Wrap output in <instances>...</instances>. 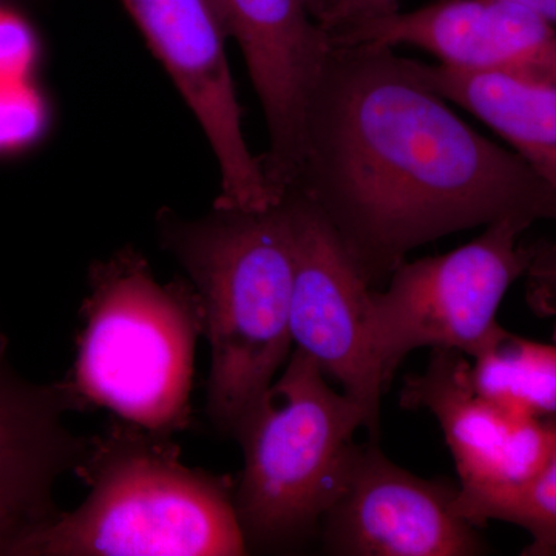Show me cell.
Wrapping results in <instances>:
<instances>
[{"mask_svg":"<svg viewBox=\"0 0 556 556\" xmlns=\"http://www.w3.org/2000/svg\"><path fill=\"white\" fill-rule=\"evenodd\" d=\"M291 189L327 218L371 288L450 233L556 223V190L468 126L393 49L332 43Z\"/></svg>","mask_w":556,"mask_h":556,"instance_id":"obj_1","label":"cell"},{"mask_svg":"<svg viewBox=\"0 0 556 556\" xmlns=\"http://www.w3.org/2000/svg\"><path fill=\"white\" fill-rule=\"evenodd\" d=\"M76 477L89 495L31 527L13 556H240L236 479L186 466L170 434L113 417Z\"/></svg>","mask_w":556,"mask_h":556,"instance_id":"obj_2","label":"cell"},{"mask_svg":"<svg viewBox=\"0 0 556 556\" xmlns=\"http://www.w3.org/2000/svg\"><path fill=\"white\" fill-rule=\"evenodd\" d=\"M159 233L199 292L211 346L206 413L217 430L232 434L291 356L294 247L287 204L212 206L197 219L166 208Z\"/></svg>","mask_w":556,"mask_h":556,"instance_id":"obj_3","label":"cell"},{"mask_svg":"<svg viewBox=\"0 0 556 556\" xmlns=\"http://www.w3.org/2000/svg\"><path fill=\"white\" fill-rule=\"evenodd\" d=\"M89 287L64 382L87 412L105 408L170 437L186 430L204 327L199 292L188 280L160 283L134 248L93 263Z\"/></svg>","mask_w":556,"mask_h":556,"instance_id":"obj_4","label":"cell"},{"mask_svg":"<svg viewBox=\"0 0 556 556\" xmlns=\"http://www.w3.org/2000/svg\"><path fill=\"white\" fill-rule=\"evenodd\" d=\"M362 427L375 433L367 409L332 390L317 362L295 348L233 428L243 453L233 506L249 551L316 532L342 493Z\"/></svg>","mask_w":556,"mask_h":556,"instance_id":"obj_5","label":"cell"},{"mask_svg":"<svg viewBox=\"0 0 556 556\" xmlns=\"http://www.w3.org/2000/svg\"><path fill=\"white\" fill-rule=\"evenodd\" d=\"M530 225L501 219L464 247L407 262L388 278L386 291L371 289L368 334L386 386L417 348L453 350L473 357L501 325L504 295L529 273L536 248L519 237Z\"/></svg>","mask_w":556,"mask_h":556,"instance_id":"obj_6","label":"cell"},{"mask_svg":"<svg viewBox=\"0 0 556 556\" xmlns=\"http://www.w3.org/2000/svg\"><path fill=\"white\" fill-rule=\"evenodd\" d=\"M123 2L217 156L219 192L214 207L276 206L262 156L252 155L241 130V109L226 54L230 33L219 0Z\"/></svg>","mask_w":556,"mask_h":556,"instance_id":"obj_7","label":"cell"},{"mask_svg":"<svg viewBox=\"0 0 556 556\" xmlns=\"http://www.w3.org/2000/svg\"><path fill=\"white\" fill-rule=\"evenodd\" d=\"M283 201L294 247L292 343L367 409L376 433L387 386L369 342L372 288L327 218L299 189H289Z\"/></svg>","mask_w":556,"mask_h":556,"instance_id":"obj_8","label":"cell"},{"mask_svg":"<svg viewBox=\"0 0 556 556\" xmlns=\"http://www.w3.org/2000/svg\"><path fill=\"white\" fill-rule=\"evenodd\" d=\"M457 496L459 486L416 477L376 445H357L342 493L321 519L325 548L353 556L484 554Z\"/></svg>","mask_w":556,"mask_h":556,"instance_id":"obj_9","label":"cell"},{"mask_svg":"<svg viewBox=\"0 0 556 556\" xmlns=\"http://www.w3.org/2000/svg\"><path fill=\"white\" fill-rule=\"evenodd\" d=\"M219 5L265 115L269 149L262 164L270 190L281 197L302 170L306 116L331 36L303 0H219Z\"/></svg>","mask_w":556,"mask_h":556,"instance_id":"obj_10","label":"cell"},{"mask_svg":"<svg viewBox=\"0 0 556 556\" xmlns=\"http://www.w3.org/2000/svg\"><path fill=\"white\" fill-rule=\"evenodd\" d=\"M401 405L437 417L463 495L526 484L556 450V424L519 415L479 394L470 379V357L459 351L433 350L427 368L405 379Z\"/></svg>","mask_w":556,"mask_h":556,"instance_id":"obj_11","label":"cell"},{"mask_svg":"<svg viewBox=\"0 0 556 556\" xmlns=\"http://www.w3.org/2000/svg\"><path fill=\"white\" fill-rule=\"evenodd\" d=\"M336 46L426 50L442 65L556 84L555 25L504 0H434L331 36Z\"/></svg>","mask_w":556,"mask_h":556,"instance_id":"obj_12","label":"cell"},{"mask_svg":"<svg viewBox=\"0 0 556 556\" xmlns=\"http://www.w3.org/2000/svg\"><path fill=\"white\" fill-rule=\"evenodd\" d=\"M10 340L0 328V514L30 526L61 514L58 479L75 473L90 438L73 433L67 413L87 412L64 380L35 383L10 362Z\"/></svg>","mask_w":556,"mask_h":556,"instance_id":"obj_13","label":"cell"},{"mask_svg":"<svg viewBox=\"0 0 556 556\" xmlns=\"http://www.w3.org/2000/svg\"><path fill=\"white\" fill-rule=\"evenodd\" d=\"M416 67L431 89L506 139L511 150L556 190V84L419 61Z\"/></svg>","mask_w":556,"mask_h":556,"instance_id":"obj_14","label":"cell"},{"mask_svg":"<svg viewBox=\"0 0 556 556\" xmlns=\"http://www.w3.org/2000/svg\"><path fill=\"white\" fill-rule=\"evenodd\" d=\"M470 379L490 401L556 424V343L519 338L501 328L470 358Z\"/></svg>","mask_w":556,"mask_h":556,"instance_id":"obj_15","label":"cell"},{"mask_svg":"<svg viewBox=\"0 0 556 556\" xmlns=\"http://www.w3.org/2000/svg\"><path fill=\"white\" fill-rule=\"evenodd\" d=\"M456 507L477 527L493 519L522 527L532 536L522 555L556 556V450L547 466L526 484L479 495L459 492Z\"/></svg>","mask_w":556,"mask_h":556,"instance_id":"obj_16","label":"cell"},{"mask_svg":"<svg viewBox=\"0 0 556 556\" xmlns=\"http://www.w3.org/2000/svg\"><path fill=\"white\" fill-rule=\"evenodd\" d=\"M46 101L27 79L0 83V153L33 144L47 127Z\"/></svg>","mask_w":556,"mask_h":556,"instance_id":"obj_17","label":"cell"},{"mask_svg":"<svg viewBox=\"0 0 556 556\" xmlns=\"http://www.w3.org/2000/svg\"><path fill=\"white\" fill-rule=\"evenodd\" d=\"M36 58L38 38L30 22L13 3H0V83L27 79Z\"/></svg>","mask_w":556,"mask_h":556,"instance_id":"obj_18","label":"cell"},{"mask_svg":"<svg viewBox=\"0 0 556 556\" xmlns=\"http://www.w3.org/2000/svg\"><path fill=\"white\" fill-rule=\"evenodd\" d=\"M397 11L399 0H331L320 25L329 36H336L367 22L391 16Z\"/></svg>","mask_w":556,"mask_h":556,"instance_id":"obj_19","label":"cell"},{"mask_svg":"<svg viewBox=\"0 0 556 556\" xmlns=\"http://www.w3.org/2000/svg\"><path fill=\"white\" fill-rule=\"evenodd\" d=\"M530 278L541 294L556 300V247L536 248V255L529 269Z\"/></svg>","mask_w":556,"mask_h":556,"instance_id":"obj_20","label":"cell"},{"mask_svg":"<svg viewBox=\"0 0 556 556\" xmlns=\"http://www.w3.org/2000/svg\"><path fill=\"white\" fill-rule=\"evenodd\" d=\"M28 529L27 522L0 514V556H11L14 544Z\"/></svg>","mask_w":556,"mask_h":556,"instance_id":"obj_21","label":"cell"},{"mask_svg":"<svg viewBox=\"0 0 556 556\" xmlns=\"http://www.w3.org/2000/svg\"><path fill=\"white\" fill-rule=\"evenodd\" d=\"M504 2L515 3L522 9L533 11L538 16L556 25V0H504Z\"/></svg>","mask_w":556,"mask_h":556,"instance_id":"obj_22","label":"cell"},{"mask_svg":"<svg viewBox=\"0 0 556 556\" xmlns=\"http://www.w3.org/2000/svg\"><path fill=\"white\" fill-rule=\"evenodd\" d=\"M303 3L308 9L311 16L320 24L325 14H327L329 5H331V0H303Z\"/></svg>","mask_w":556,"mask_h":556,"instance_id":"obj_23","label":"cell"},{"mask_svg":"<svg viewBox=\"0 0 556 556\" xmlns=\"http://www.w3.org/2000/svg\"><path fill=\"white\" fill-rule=\"evenodd\" d=\"M14 0H0V3H13Z\"/></svg>","mask_w":556,"mask_h":556,"instance_id":"obj_24","label":"cell"}]
</instances>
